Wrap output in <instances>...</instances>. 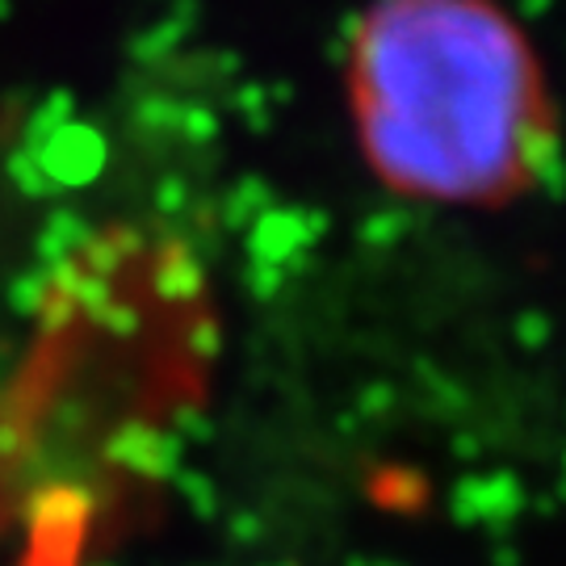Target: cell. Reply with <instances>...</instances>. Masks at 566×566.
I'll return each mask as SVG.
<instances>
[{
  "label": "cell",
  "instance_id": "1",
  "mask_svg": "<svg viewBox=\"0 0 566 566\" xmlns=\"http://www.w3.org/2000/svg\"><path fill=\"white\" fill-rule=\"evenodd\" d=\"M374 177L416 202L500 206L554 156L546 72L495 0H378L348 51Z\"/></svg>",
  "mask_w": 566,
  "mask_h": 566
}]
</instances>
